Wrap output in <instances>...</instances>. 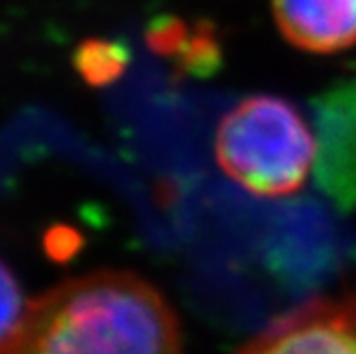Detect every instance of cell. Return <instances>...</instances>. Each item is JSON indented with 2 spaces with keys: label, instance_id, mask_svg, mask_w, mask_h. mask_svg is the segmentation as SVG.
<instances>
[{
  "label": "cell",
  "instance_id": "cell-6",
  "mask_svg": "<svg viewBox=\"0 0 356 354\" xmlns=\"http://www.w3.org/2000/svg\"><path fill=\"white\" fill-rule=\"evenodd\" d=\"M77 60L86 79L92 83H105L122 71L126 54L113 43H86Z\"/></svg>",
  "mask_w": 356,
  "mask_h": 354
},
{
  "label": "cell",
  "instance_id": "cell-5",
  "mask_svg": "<svg viewBox=\"0 0 356 354\" xmlns=\"http://www.w3.org/2000/svg\"><path fill=\"white\" fill-rule=\"evenodd\" d=\"M282 35L299 49L335 54L356 43V0H271Z\"/></svg>",
  "mask_w": 356,
  "mask_h": 354
},
{
  "label": "cell",
  "instance_id": "cell-2",
  "mask_svg": "<svg viewBox=\"0 0 356 354\" xmlns=\"http://www.w3.org/2000/svg\"><path fill=\"white\" fill-rule=\"evenodd\" d=\"M316 139L299 109L280 96L241 101L218 126L220 169L258 197L299 192L316 165Z\"/></svg>",
  "mask_w": 356,
  "mask_h": 354
},
{
  "label": "cell",
  "instance_id": "cell-3",
  "mask_svg": "<svg viewBox=\"0 0 356 354\" xmlns=\"http://www.w3.org/2000/svg\"><path fill=\"white\" fill-rule=\"evenodd\" d=\"M237 354H356V293L301 305Z\"/></svg>",
  "mask_w": 356,
  "mask_h": 354
},
{
  "label": "cell",
  "instance_id": "cell-1",
  "mask_svg": "<svg viewBox=\"0 0 356 354\" xmlns=\"http://www.w3.org/2000/svg\"><path fill=\"white\" fill-rule=\"evenodd\" d=\"M0 354H181V331L149 282L96 271L30 301Z\"/></svg>",
  "mask_w": 356,
  "mask_h": 354
},
{
  "label": "cell",
  "instance_id": "cell-7",
  "mask_svg": "<svg viewBox=\"0 0 356 354\" xmlns=\"http://www.w3.org/2000/svg\"><path fill=\"white\" fill-rule=\"evenodd\" d=\"M24 316L22 288L9 267L0 261V344H3Z\"/></svg>",
  "mask_w": 356,
  "mask_h": 354
},
{
  "label": "cell",
  "instance_id": "cell-4",
  "mask_svg": "<svg viewBox=\"0 0 356 354\" xmlns=\"http://www.w3.org/2000/svg\"><path fill=\"white\" fill-rule=\"evenodd\" d=\"M320 152L318 182L337 201L356 203V79L325 92L314 105Z\"/></svg>",
  "mask_w": 356,
  "mask_h": 354
}]
</instances>
